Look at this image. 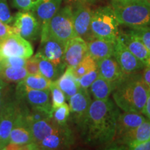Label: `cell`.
Segmentation results:
<instances>
[{
	"mask_svg": "<svg viewBox=\"0 0 150 150\" xmlns=\"http://www.w3.org/2000/svg\"><path fill=\"white\" fill-rule=\"evenodd\" d=\"M149 93V87L143 81L142 75H129L112 92V97L117 107L125 112L142 114Z\"/></svg>",
	"mask_w": 150,
	"mask_h": 150,
	"instance_id": "obj_2",
	"label": "cell"
},
{
	"mask_svg": "<svg viewBox=\"0 0 150 150\" xmlns=\"http://www.w3.org/2000/svg\"><path fill=\"white\" fill-rule=\"evenodd\" d=\"M96 67H97V61L88 54L79 64L70 68L73 74L79 80L83 75Z\"/></svg>",
	"mask_w": 150,
	"mask_h": 150,
	"instance_id": "obj_29",
	"label": "cell"
},
{
	"mask_svg": "<svg viewBox=\"0 0 150 150\" xmlns=\"http://www.w3.org/2000/svg\"><path fill=\"white\" fill-rule=\"evenodd\" d=\"M120 112L111 99H94L85 117L77 124L81 136L91 145L112 143Z\"/></svg>",
	"mask_w": 150,
	"mask_h": 150,
	"instance_id": "obj_1",
	"label": "cell"
},
{
	"mask_svg": "<svg viewBox=\"0 0 150 150\" xmlns=\"http://www.w3.org/2000/svg\"><path fill=\"white\" fill-rule=\"evenodd\" d=\"M35 56L38 62L40 74L44 77L52 81H55L63 73L59 67H56L52 62L45 58L38 51L35 54Z\"/></svg>",
	"mask_w": 150,
	"mask_h": 150,
	"instance_id": "obj_26",
	"label": "cell"
},
{
	"mask_svg": "<svg viewBox=\"0 0 150 150\" xmlns=\"http://www.w3.org/2000/svg\"><path fill=\"white\" fill-rule=\"evenodd\" d=\"M119 25L112 6H105L93 11L91 29L94 38L114 43L120 33Z\"/></svg>",
	"mask_w": 150,
	"mask_h": 150,
	"instance_id": "obj_5",
	"label": "cell"
},
{
	"mask_svg": "<svg viewBox=\"0 0 150 150\" xmlns=\"http://www.w3.org/2000/svg\"><path fill=\"white\" fill-rule=\"evenodd\" d=\"M131 150H150V138L145 141L139 142L129 147Z\"/></svg>",
	"mask_w": 150,
	"mask_h": 150,
	"instance_id": "obj_40",
	"label": "cell"
},
{
	"mask_svg": "<svg viewBox=\"0 0 150 150\" xmlns=\"http://www.w3.org/2000/svg\"><path fill=\"white\" fill-rule=\"evenodd\" d=\"M42 0H11L13 6L19 11H31Z\"/></svg>",
	"mask_w": 150,
	"mask_h": 150,
	"instance_id": "obj_33",
	"label": "cell"
},
{
	"mask_svg": "<svg viewBox=\"0 0 150 150\" xmlns=\"http://www.w3.org/2000/svg\"><path fill=\"white\" fill-rule=\"evenodd\" d=\"M26 60L27 59L18 56H11V57H6L0 59V64L4 65H8L12 67H24L25 66Z\"/></svg>",
	"mask_w": 150,
	"mask_h": 150,
	"instance_id": "obj_36",
	"label": "cell"
},
{
	"mask_svg": "<svg viewBox=\"0 0 150 150\" xmlns=\"http://www.w3.org/2000/svg\"><path fill=\"white\" fill-rule=\"evenodd\" d=\"M52 82V81L47 79L41 74H28L23 80L20 81V83L28 88L34 90H49Z\"/></svg>",
	"mask_w": 150,
	"mask_h": 150,
	"instance_id": "obj_28",
	"label": "cell"
},
{
	"mask_svg": "<svg viewBox=\"0 0 150 150\" xmlns=\"http://www.w3.org/2000/svg\"><path fill=\"white\" fill-rule=\"evenodd\" d=\"M63 0H42L31 11L39 22L41 29L46 26L61 7Z\"/></svg>",
	"mask_w": 150,
	"mask_h": 150,
	"instance_id": "obj_20",
	"label": "cell"
},
{
	"mask_svg": "<svg viewBox=\"0 0 150 150\" xmlns=\"http://www.w3.org/2000/svg\"><path fill=\"white\" fill-rule=\"evenodd\" d=\"M11 97V90L8 83L0 79V111L5 102Z\"/></svg>",
	"mask_w": 150,
	"mask_h": 150,
	"instance_id": "obj_38",
	"label": "cell"
},
{
	"mask_svg": "<svg viewBox=\"0 0 150 150\" xmlns=\"http://www.w3.org/2000/svg\"><path fill=\"white\" fill-rule=\"evenodd\" d=\"M38 52L59 67L62 72H64L66 68L64 59L65 46L61 43L50 37H40V45Z\"/></svg>",
	"mask_w": 150,
	"mask_h": 150,
	"instance_id": "obj_13",
	"label": "cell"
},
{
	"mask_svg": "<svg viewBox=\"0 0 150 150\" xmlns=\"http://www.w3.org/2000/svg\"><path fill=\"white\" fill-rule=\"evenodd\" d=\"M89 88L90 93L93 97L98 100H106L109 99L110 95L114 91V88L110 82L99 75L94 81Z\"/></svg>",
	"mask_w": 150,
	"mask_h": 150,
	"instance_id": "obj_25",
	"label": "cell"
},
{
	"mask_svg": "<svg viewBox=\"0 0 150 150\" xmlns=\"http://www.w3.org/2000/svg\"><path fill=\"white\" fill-rule=\"evenodd\" d=\"M54 82L64 93L67 99L77 93L80 88L79 80L73 74L70 67H66L63 74Z\"/></svg>",
	"mask_w": 150,
	"mask_h": 150,
	"instance_id": "obj_24",
	"label": "cell"
},
{
	"mask_svg": "<svg viewBox=\"0 0 150 150\" xmlns=\"http://www.w3.org/2000/svg\"><path fill=\"white\" fill-rule=\"evenodd\" d=\"M99 76L110 82L115 90L127 78L113 56L97 61Z\"/></svg>",
	"mask_w": 150,
	"mask_h": 150,
	"instance_id": "obj_14",
	"label": "cell"
},
{
	"mask_svg": "<svg viewBox=\"0 0 150 150\" xmlns=\"http://www.w3.org/2000/svg\"><path fill=\"white\" fill-rule=\"evenodd\" d=\"M74 142V134L66 125L35 144L38 149L55 150L67 149L72 147Z\"/></svg>",
	"mask_w": 150,
	"mask_h": 150,
	"instance_id": "obj_11",
	"label": "cell"
},
{
	"mask_svg": "<svg viewBox=\"0 0 150 150\" xmlns=\"http://www.w3.org/2000/svg\"><path fill=\"white\" fill-rule=\"evenodd\" d=\"M143 81L150 88V67H145L142 74Z\"/></svg>",
	"mask_w": 150,
	"mask_h": 150,
	"instance_id": "obj_41",
	"label": "cell"
},
{
	"mask_svg": "<svg viewBox=\"0 0 150 150\" xmlns=\"http://www.w3.org/2000/svg\"><path fill=\"white\" fill-rule=\"evenodd\" d=\"M15 98L22 101L31 108L42 110L52 114L53 108L50 99V91L49 90H34L28 88L19 82L16 87Z\"/></svg>",
	"mask_w": 150,
	"mask_h": 150,
	"instance_id": "obj_6",
	"label": "cell"
},
{
	"mask_svg": "<svg viewBox=\"0 0 150 150\" xmlns=\"http://www.w3.org/2000/svg\"><path fill=\"white\" fill-rule=\"evenodd\" d=\"M119 37L131 53L143 63L145 67H150V52L134 33L129 29L126 32L120 33Z\"/></svg>",
	"mask_w": 150,
	"mask_h": 150,
	"instance_id": "obj_19",
	"label": "cell"
},
{
	"mask_svg": "<svg viewBox=\"0 0 150 150\" xmlns=\"http://www.w3.org/2000/svg\"><path fill=\"white\" fill-rule=\"evenodd\" d=\"M146 120L142 113L135 112H125L119 113L116 123L115 137L121 136L132 130L143 122ZM115 139V138H114Z\"/></svg>",
	"mask_w": 150,
	"mask_h": 150,
	"instance_id": "obj_21",
	"label": "cell"
},
{
	"mask_svg": "<svg viewBox=\"0 0 150 150\" xmlns=\"http://www.w3.org/2000/svg\"><path fill=\"white\" fill-rule=\"evenodd\" d=\"M50 97H51V102L52 108H55L58 106L64 104L66 101L65 95L61 89L58 87L54 81H52L50 88Z\"/></svg>",
	"mask_w": 150,
	"mask_h": 150,
	"instance_id": "obj_31",
	"label": "cell"
},
{
	"mask_svg": "<svg viewBox=\"0 0 150 150\" xmlns=\"http://www.w3.org/2000/svg\"><path fill=\"white\" fill-rule=\"evenodd\" d=\"M15 33L28 41L36 40L40 37L41 26L31 11H20L13 21Z\"/></svg>",
	"mask_w": 150,
	"mask_h": 150,
	"instance_id": "obj_7",
	"label": "cell"
},
{
	"mask_svg": "<svg viewBox=\"0 0 150 150\" xmlns=\"http://www.w3.org/2000/svg\"><path fill=\"white\" fill-rule=\"evenodd\" d=\"M47 36L66 45L70 39L76 36L72 20V6L61 7L46 26L41 29L40 37Z\"/></svg>",
	"mask_w": 150,
	"mask_h": 150,
	"instance_id": "obj_4",
	"label": "cell"
},
{
	"mask_svg": "<svg viewBox=\"0 0 150 150\" xmlns=\"http://www.w3.org/2000/svg\"><path fill=\"white\" fill-rule=\"evenodd\" d=\"M65 1H72V2H81L87 4H93L96 3L99 0H65Z\"/></svg>",
	"mask_w": 150,
	"mask_h": 150,
	"instance_id": "obj_43",
	"label": "cell"
},
{
	"mask_svg": "<svg viewBox=\"0 0 150 150\" xmlns=\"http://www.w3.org/2000/svg\"><path fill=\"white\" fill-rule=\"evenodd\" d=\"M28 75L24 67H12L0 64V79L6 83H19Z\"/></svg>",
	"mask_w": 150,
	"mask_h": 150,
	"instance_id": "obj_27",
	"label": "cell"
},
{
	"mask_svg": "<svg viewBox=\"0 0 150 150\" xmlns=\"http://www.w3.org/2000/svg\"><path fill=\"white\" fill-rule=\"evenodd\" d=\"M26 70L28 74L30 75H40V70H39L38 62L35 57V56H31L26 60L25 63Z\"/></svg>",
	"mask_w": 150,
	"mask_h": 150,
	"instance_id": "obj_37",
	"label": "cell"
},
{
	"mask_svg": "<svg viewBox=\"0 0 150 150\" xmlns=\"http://www.w3.org/2000/svg\"><path fill=\"white\" fill-rule=\"evenodd\" d=\"M69 107L76 125L85 117L92 103L88 89L80 88L78 92L69 98Z\"/></svg>",
	"mask_w": 150,
	"mask_h": 150,
	"instance_id": "obj_17",
	"label": "cell"
},
{
	"mask_svg": "<svg viewBox=\"0 0 150 150\" xmlns=\"http://www.w3.org/2000/svg\"><path fill=\"white\" fill-rule=\"evenodd\" d=\"M111 5L120 24L129 28L150 27L149 0H111Z\"/></svg>",
	"mask_w": 150,
	"mask_h": 150,
	"instance_id": "obj_3",
	"label": "cell"
},
{
	"mask_svg": "<svg viewBox=\"0 0 150 150\" xmlns=\"http://www.w3.org/2000/svg\"><path fill=\"white\" fill-rule=\"evenodd\" d=\"M33 54L31 42L16 33L0 39V59L11 56L28 59Z\"/></svg>",
	"mask_w": 150,
	"mask_h": 150,
	"instance_id": "obj_8",
	"label": "cell"
},
{
	"mask_svg": "<svg viewBox=\"0 0 150 150\" xmlns=\"http://www.w3.org/2000/svg\"><path fill=\"white\" fill-rule=\"evenodd\" d=\"M72 6L73 26L76 36L82 38L86 42L93 40L91 24L93 11L88 4L81 2H74Z\"/></svg>",
	"mask_w": 150,
	"mask_h": 150,
	"instance_id": "obj_9",
	"label": "cell"
},
{
	"mask_svg": "<svg viewBox=\"0 0 150 150\" xmlns=\"http://www.w3.org/2000/svg\"><path fill=\"white\" fill-rule=\"evenodd\" d=\"M33 142L30 127L18 106L13 126L11 131L8 143L18 145L31 144Z\"/></svg>",
	"mask_w": 150,
	"mask_h": 150,
	"instance_id": "obj_15",
	"label": "cell"
},
{
	"mask_svg": "<svg viewBox=\"0 0 150 150\" xmlns=\"http://www.w3.org/2000/svg\"><path fill=\"white\" fill-rule=\"evenodd\" d=\"M87 42L82 38L75 36L67 42L65 47L64 59L66 67H73L88 55Z\"/></svg>",
	"mask_w": 150,
	"mask_h": 150,
	"instance_id": "obj_16",
	"label": "cell"
},
{
	"mask_svg": "<svg viewBox=\"0 0 150 150\" xmlns=\"http://www.w3.org/2000/svg\"><path fill=\"white\" fill-rule=\"evenodd\" d=\"M129 30L142 41L147 50L150 52V27H134L130 28Z\"/></svg>",
	"mask_w": 150,
	"mask_h": 150,
	"instance_id": "obj_32",
	"label": "cell"
},
{
	"mask_svg": "<svg viewBox=\"0 0 150 150\" xmlns=\"http://www.w3.org/2000/svg\"><path fill=\"white\" fill-rule=\"evenodd\" d=\"M115 1H128V0H115Z\"/></svg>",
	"mask_w": 150,
	"mask_h": 150,
	"instance_id": "obj_44",
	"label": "cell"
},
{
	"mask_svg": "<svg viewBox=\"0 0 150 150\" xmlns=\"http://www.w3.org/2000/svg\"><path fill=\"white\" fill-rule=\"evenodd\" d=\"M99 75V71L97 67L83 75L79 79L80 88H82L84 89H88L90 86H91V84L93 83L94 81L98 77Z\"/></svg>",
	"mask_w": 150,
	"mask_h": 150,
	"instance_id": "obj_34",
	"label": "cell"
},
{
	"mask_svg": "<svg viewBox=\"0 0 150 150\" xmlns=\"http://www.w3.org/2000/svg\"><path fill=\"white\" fill-rule=\"evenodd\" d=\"M18 110V101L11 97L0 111V149H4L8 144L11 131Z\"/></svg>",
	"mask_w": 150,
	"mask_h": 150,
	"instance_id": "obj_12",
	"label": "cell"
},
{
	"mask_svg": "<svg viewBox=\"0 0 150 150\" xmlns=\"http://www.w3.org/2000/svg\"><path fill=\"white\" fill-rule=\"evenodd\" d=\"M113 57L127 76L136 74L145 68L143 63L131 53L119 35L114 42Z\"/></svg>",
	"mask_w": 150,
	"mask_h": 150,
	"instance_id": "obj_10",
	"label": "cell"
},
{
	"mask_svg": "<svg viewBox=\"0 0 150 150\" xmlns=\"http://www.w3.org/2000/svg\"><path fill=\"white\" fill-rule=\"evenodd\" d=\"M13 33H15L13 27L9 26V24L4 23L0 20V39Z\"/></svg>",
	"mask_w": 150,
	"mask_h": 150,
	"instance_id": "obj_39",
	"label": "cell"
},
{
	"mask_svg": "<svg viewBox=\"0 0 150 150\" xmlns=\"http://www.w3.org/2000/svg\"><path fill=\"white\" fill-rule=\"evenodd\" d=\"M88 54L97 62L106 58L113 56L114 43L94 38L87 42Z\"/></svg>",
	"mask_w": 150,
	"mask_h": 150,
	"instance_id": "obj_22",
	"label": "cell"
},
{
	"mask_svg": "<svg viewBox=\"0 0 150 150\" xmlns=\"http://www.w3.org/2000/svg\"><path fill=\"white\" fill-rule=\"evenodd\" d=\"M149 138L150 120L146 119L136 128L115 138L112 142L117 145H120L121 147H127L125 149H129L131 146L145 141Z\"/></svg>",
	"mask_w": 150,
	"mask_h": 150,
	"instance_id": "obj_18",
	"label": "cell"
},
{
	"mask_svg": "<svg viewBox=\"0 0 150 150\" xmlns=\"http://www.w3.org/2000/svg\"><path fill=\"white\" fill-rule=\"evenodd\" d=\"M62 126L57 125L52 117L29 124L30 130L35 143H38L46 136L56 132Z\"/></svg>",
	"mask_w": 150,
	"mask_h": 150,
	"instance_id": "obj_23",
	"label": "cell"
},
{
	"mask_svg": "<svg viewBox=\"0 0 150 150\" xmlns=\"http://www.w3.org/2000/svg\"><path fill=\"white\" fill-rule=\"evenodd\" d=\"M149 1H150V0H149Z\"/></svg>",
	"mask_w": 150,
	"mask_h": 150,
	"instance_id": "obj_45",
	"label": "cell"
},
{
	"mask_svg": "<svg viewBox=\"0 0 150 150\" xmlns=\"http://www.w3.org/2000/svg\"><path fill=\"white\" fill-rule=\"evenodd\" d=\"M70 115L69 104L66 102L61 106L54 108L52 114V118L59 126H64L67 125V120Z\"/></svg>",
	"mask_w": 150,
	"mask_h": 150,
	"instance_id": "obj_30",
	"label": "cell"
},
{
	"mask_svg": "<svg viewBox=\"0 0 150 150\" xmlns=\"http://www.w3.org/2000/svg\"><path fill=\"white\" fill-rule=\"evenodd\" d=\"M0 20L4 23H13V17L11 16L7 0H0Z\"/></svg>",
	"mask_w": 150,
	"mask_h": 150,
	"instance_id": "obj_35",
	"label": "cell"
},
{
	"mask_svg": "<svg viewBox=\"0 0 150 150\" xmlns=\"http://www.w3.org/2000/svg\"><path fill=\"white\" fill-rule=\"evenodd\" d=\"M142 114L146 115V117L148 118V120H150V88H149V93L148 95V97L146 101L145 107H144Z\"/></svg>",
	"mask_w": 150,
	"mask_h": 150,
	"instance_id": "obj_42",
	"label": "cell"
}]
</instances>
